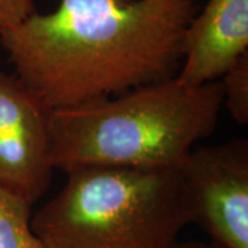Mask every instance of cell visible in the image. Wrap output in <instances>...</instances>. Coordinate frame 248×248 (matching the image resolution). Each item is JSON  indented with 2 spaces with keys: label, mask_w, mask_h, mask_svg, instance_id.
<instances>
[{
  "label": "cell",
  "mask_w": 248,
  "mask_h": 248,
  "mask_svg": "<svg viewBox=\"0 0 248 248\" xmlns=\"http://www.w3.org/2000/svg\"><path fill=\"white\" fill-rule=\"evenodd\" d=\"M192 0H60L0 33L14 73L48 110L174 78Z\"/></svg>",
  "instance_id": "6da1fadb"
},
{
  "label": "cell",
  "mask_w": 248,
  "mask_h": 248,
  "mask_svg": "<svg viewBox=\"0 0 248 248\" xmlns=\"http://www.w3.org/2000/svg\"><path fill=\"white\" fill-rule=\"evenodd\" d=\"M222 107L221 80L192 86L174 76L50 110L54 169H177L215 131Z\"/></svg>",
  "instance_id": "7a4b0ae2"
},
{
  "label": "cell",
  "mask_w": 248,
  "mask_h": 248,
  "mask_svg": "<svg viewBox=\"0 0 248 248\" xmlns=\"http://www.w3.org/2000/svg\"><path fill=\"white\" fill-rule=\"evenodd\" d=\"M31 215L43 248H174L190 223L178 169L83 167Z\"/></svg>",
  "instance_id": "3957f363"
},
{
  "label": "cell",
  "mask_w": 248,
  "mask_h": 248,
  "mask_svg": "<svg viewBox=\"0 0 248 248\" xmlns=\"http://www.w3.org/2000/svg\"><path fill=\"white\" fill-rule=\"evenodd\" d=\"M190 223L218 248H248V141L197 146L177 167Z\"/></svg>",
  "instance_id": "277c9868"
},
{
  "label": "cell",
  "mask_w": 248,
  "mask_h": 248,
  "mask_svg": "<svg viewBox=\"0 0 248 248\" xmlns=\"http://www.w3.org/2000/svg\"><path fill=\"white\" fill-rule=\"evenodd\" d=\"M50 110L16 73L0 69V187L31 207L48 190Z\"/></svg>",
  "instance_id": "5b68a950"
},
{
  "label": "cell",
  "mask_w": 248,
  "mask_h": 248,
  "mask_svg": "<svg viewBox=\"0 0 248 248\" xmlns=\"http://www.w3.org/2000/svg\"><path fill=\"white\" fill-rule=\"evenodd\" d=\"M248 53V0H208L186 29L184 57L175 75L202 86L221 80Z\"/></svg>",
  "instance_id": "8992f818"
},
{
  "label": "cell",
  "mask_w": 248,
  "mask_h": 248,
  "mask_svg": "<svg viewBox=\"0 0 248 248\" xmlns=\"http://www.w3.org/2000/svg\"><path fill=\"white\" fill-rule=\"evenodd\" d=\"M32 207L0 189V248H43L31 229Z\"/></svg>",
  "instance_id": "52a82bcc"
},
{
  "label": "cell",
  "mask_w": 248,
  "mask_h": 248,
  "mask_svg": "<svg viewBox=\"0 0 248 248\" xmlns=\"http://www.w3.org/2000/svg\"><path fill=\"white\" fill-rule=\"evenodd\" d=\"M223 105L236 123H248V53L240 57L222 76Z\"/></svg>",
  "instance_id": "ba28073f"
},
{
  "label": "cell",
  "mask_w": 248,
  "mask_h": 248,
  "mask_svg": "<svg viewBox=\"0 0 248 248\" xmlns=\"http://www.w3.org/2000/svg\"><path fill=\"white\" fill-rule=\"evenodd\" d=\"M36 13L33 0H0V33Z\"/></svg>",
  "instance_id": "9c48e42d"
},
{
  "label": "cell",
  "mask_w": 248,
  "mask_h": 248,
  "mask_svg": "<svg viewBox=\"0 0 248 248\" xmlns=\"http://www.w3.org/2000/svg\"><path fill=\"white\" fill-rule=\"evenodd\" d=\"M174 248H218L214 244H208V243H203V241H197V240H192V241H185V243H178Z\"/></svg>",
  "instance_id": "30bf717a"
},
{
  "label": "cell",
  "mask_w": 248,
  "mask_h": 248,
  "mask_svg": "<svg viewBox=\"0 0 248 248\" xmlns=\"http://www.w3.org/2000/svg\"><path fill=\"white\" fill-rule=\"evenodd\" d=\"M192 1H195V3H196V1H197V0H192Z\"/></svg>",
  "instance_id": "8fae6325"
}]
</instances>
